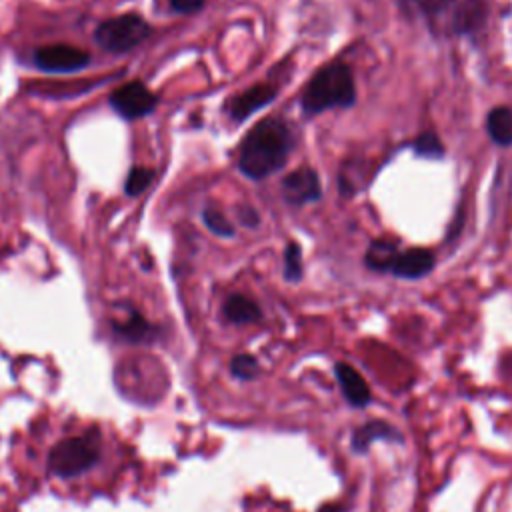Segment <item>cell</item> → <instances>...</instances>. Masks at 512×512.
<instances>
[{"label":"cell","instance_id":"cell-8","mask_svg":"<svg viewBox=\"0 0 512 512\" xmlns=\"http://www.w3.org/2000/svg\"><path fill=\"white\" fill-rule=\"evenodd\" d=\"M276 98V88L270 84H254L244 92L236 94L228 100V112L234 122H244L256 110L264 108Z\"/></svg>","mask_w":512,"mask_h":512},{"label":"cell","instance_id":"cell-19","mask_svg":"<svg viewBox=\"0 0 512 512\" xmlns=\"http://www.w3.org/2000/svg\"><path fill=\"white\" fill-rule=\"evenodd\" d=\"M230 372L232 376H236L238 380H252L258 376L260 372V366L256 362L254 356L250 354H236L232 360H230Z\"/></svg>","mask_w":512,"mask_h":512},{"label":"cell","instance_id":"cell-11","mask_svg":"<svg viewBox=\"0 0 512 512\" xmlns=\"http://www.w3.org/2000/svg\"><path fill=\"white\" fill-rule=\"evenodd\" d=\"M334 374H336V380L340 384L342 394L346 396V400L352 406L362 408L370 402V388H368L366 380L360 376V372L356 368H352L346 362H338L334 366Z\"/></svg>","mask_w":512,"mask_h":512},{"label":"cell","instance_id":"cell-14","mask_svg":"<svg viewBox=\"0 0 512 512\" xmlns=\"http://www.w3.org/2000/svg\"><path fill=\"white\" fill-rule=\"evenodd\" d=\"M222 312H224V318L232 324H250V322H258L262 318L260 306L244 294L228 296L222 306Z\"/></svg>","mask_w":512,"mask_h":512},{"label":"cell","instance_id":"cell-1","mask_svg":"<svg viewBox=\"0 0 512 512\" xmlns=\"http://www.w3.org/2000/svg\"><path fill=\"white\" fill-rule=\"evenodd\" d=\"M292 144L290 128L280 118H266L246 134L240 146L238 168L248 178H266L286 164Z\"/></svg>","mask_w":512,"mask_h":512},{"label":"cell","instance_id":"cell-16","mask_svg":"<svg viewBox=\"0 0 512 512\" xmlns=\"http://www.w3.org/2000/svg\"><path fill=\"white\" fill-rule=\"evenodd\" d=\"M398 254V248L394 242H388V240H376L368 246V252H366V266L370 270H376V272H388L394 256Z\"/></svg>","mask_w":512,"mask_h":512},{"label":"cell","instance_id":"cell-20","mask_svg":"<svg viewBox=\"0 0 512 512\" xmlns=\"http://www.w3.org/2000/svg\"><path fill=\"white\" fill-rule=\"evenodd\" d=\"M414 152L424 158H442L444 156V146L440 138L434 132H424L416 138L414 142Z\"/></svg>","mask_w":512,"mask_h":512},{"label":"cell","instance_id":"cell-18","mask_svg":"<svg viewBox=\"0 0 512 512\" xmlns=\"http://www.w3.org/2000/svg\"><path fill=\"white\" fill-rule=\"evenodd\" d=\"M152 178H154V172L150 168H146V166H132L128 176H126V186H124L126 194L128 196H138L140 192H144L150 186Z\"/></svg>","mask_w":512,"mask_h":512},{"label":"cell","instance_id":"cell-7","mask_svg":"<svg viewBox=\"0 0 512 512\" xmlns=\"http://www.w3.org/2000/svg\"><path fill=\"white\" fill-rule=\"evenodd\" d=\"M322 194L320 188V178L316 174V170L302 166L294 172H290L284 180H282V196L288 204H308V202H316Z\"/></svg>","mask_w":512,"mask_h":512},{"label":"cell","instance_id":"cell-9","mask_svg":"<svg viewBox=\"0 0 512 512\" xmlns=\"http://www.w3.org/2000/svg\"><path fill=\"white\" fill-rule=\"evenodd\" d=\"M434 268V254L430 250L424 248H410L404 250L394 256L388 272L398 276V278H408V280H416L426 276L430 270Z\"/></svg>","mask_w":512,"mask_h":512},{"label":"cell","instance_id":"cell-17","mask_svg":"<svg viewBox=\"0 0 512 512\" xmlns=\"http://www.w3.org/2000/svg\"><path fill=\"white\" fill-rule=\"evenodd\" d=\"M202 220H204L206 228L210 232H214L216 236H224V238L234 236V226L228 222V218L220 210H216L212 206H206L202 210Z\"/></svg>","mask_w":512,"mask_h":512},{"label":"cell","instance_id":"cell-6","mask_svg":"<svg viewBox=\"0 0 512 512\" xmlns=\"http://www.w3.org/2000/svg\"><path fill=\"white\" fill-rule=\"evenodd\" d=\"M34 62L44 72H76L90 64V54L70 44H50L34 52Z\"/></svg>","mask_w":512,"mask_h":512},{"label":"cell","instance_id":"cell-5","mask_svg":"<svg viewBox=\"0 0 512 512\" xmlns=\"http://www.w3.org/2000/svg\"><path fill=\"white\" fill-rule=\"evenodd\" d=\"M110 106L126 120H138L146 114H150L156 104L158 98L154 92H150L146 88L144 82L140 80H130L122 86H118L110 96H108Z\"/></svg>","mask_w":512,"mask_h":512},{"label":"cell","instance_id":"cell-21","mask_svg":"<svg viewBox=\"0 0 512 512\" xmlns=\"http://www.w3.org/2000/svg\"><path fill=\"white\" fill-rule=\"evenodd\" d=\"M302 276V252L296 242H290L284 250V278L290 282L300 280Z\"/></svg>","mask_w":512,"mask_h":512},{"label":"cell","instance_id":"cell-13","mask_svg":"<svg viewBox=\"0 0 512 512\" xmlns=\"http://www.w3.org/2000/svg\"><path fill=\"white\" fill-rule=\"evenodd\" d=\"M114 332L118 338L132 342V344H142V342H152L154 340V326L140 314V312H130L128 318L112 322Z\"/></svg>","mask_w":512,"mask_h":512},{"label":"cell","instance_id":"cell-15","mask_svg":"<svg viewBox=\"0 0 512 512\" xmlns=\"http://www.w3.org/2000/svg\"><path fill=\"white\" fill-rule=\"evenodd\" d=\"M486 130L492 142L498 146H510L512 144V110L506 106L490 110L486 118Z\"/></svg>","mask_w":512,"mask_h":512},{"label":"cell","instance_id":"cell-12","mask_svg":"<svg viewBox=\"0 0 512 512\" xmlns=\"http://www.w3.org/2000/svg\"><path fill=\"white\" fill-rule=\"evenodd\" d=\"M374 440L400 442L402 436L388 422H384V420H370V422L362 424L360 428H356V432L352 436V448H354V452H364Z\"/></svg>","mask_w":512,"mask_h":512},{"label":"cell","instance_id":"cell-3","mask_svg":"<svg viewBox=\"0 0 512 512\" xmlns=\"http://www.w3.org/2000/svg\"><path fill=\"white\" fill-rule=\"evenodd\" d=\"M100 458L98 442L90 436L60 440L48 454V468L58 478H72L92 468Z\"/></svg>","mask_w":512,"mask_h":512},{"label":"cell","instance_id":"cell-10","mask_svg":"<svg viewBox=\"0 0 512 512\" xmlns=\"http://www.w3.org/2000/svg\"><path fill=\"white\" fill-rule=\"evenodd\" d=\"M400 6L404 12H412L418 18H424L430 28L440 24L442 20H448L450 16V28L454 30L456 12L460 8L458 0H400Z\"/></svg>","mask_w":512,"mask_h":512},{"label":"cell","instance_id":"cell-2","mask_svg":"<svg viewBox=\"0 0 512 512\" xmlns=\"http://www.w3.org/2000/svg\"><path fill=\"white\" fill-rule=\"evenodd\" d=\"M356 100L352 70L344 62H332L320 68L302 92V108L306 114H320L330 108H348Z\"/></svg>","mask_w":512,"mask_h":512},{"label":"cell","instance_id":"cell-4","mask_svg":"<svg viewBox=\"0 0 512 512\" xmlns=\"http://www.w3.org/2000/svg\"><path fill=\"white\" fill-rule=\"evenodd\" d=\"M150 36L148 22L138 14H120L98 24L94 40L112 54L128 52Z\"/></svg>","mask_w":512,"mask_h":512},{"label":"cell","instance_id":"cell-24","mask_svg":"<svg viewBox=\"0 0 512 512\" xmlns=\"http://www.w3.org/2000/svg\"><path fill=\"white\" fill-rule=\"evenodd\" d=\"M320 512H338L336 508H332V506H324Z\"/></svg>","mask_w":512,"mask_h":512},{"label":"cell","instance_id":"cell-22","mask_svg":"<svg viewBox=\"0 0 512 512\" xmlns=\"http://www.w3.org/2000/svg\"><path fill=\"white\" fill-rule=\"evenodd\" d=\"M170 6L172 10L176 12H184V14H190V12H196L204 6V0H170Z\"/></svg>","mask_w":512,"mask_h":512},{"label":"cell","instance_id":"cell-23","mask_svg":"<svg viewBox=\"0 0 512 512\" xmlns=\"http://www.w3.org/2000/svg\"><path fill=\"white\" fill-rule=\"evenodd\" d=\"M236 214H238V218L244 226H256L258 224V214L250 206H236Z\"/></svg>","mask_w":512,"mask_h":512}]
</instances>
